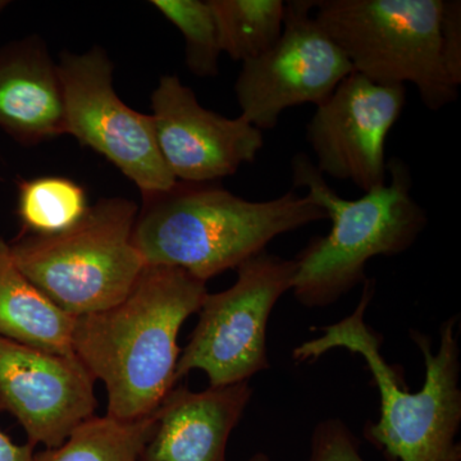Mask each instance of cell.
<instances>
[{"label":"cell","mask_w":461,"mask_h":461,"mask_svg":"<svg viewBox=\"0 0 461 461\" xmlns=\"http://www.w3.org/2000/svg\"><path fill=\"white\" fill-rule=\"evenodd\" d=\"M329 220L295 190L251 202L221 187L182 184L145 200L133 242L147 267H172L208 281L266 250L277 236Z\"/></svg>","instance_id":"3"},{"label":"cell","mask_w":461,"mask_h":461,"mask_svg":"<svg viewBox=\"0 0 461 461\" xmlns=\"http://www.w3.org/2000/svg\"><path fill=\"white\" fill-rule=\"evenodd\" d=\"M439 53L448 80L461 84V2L442 0L439 18Z\"/></svg>","instance_id":"21"},{"label":"cell","mask_w":461,"mask_h":461,"mask_svg":"<svg viewBox=\"0 0 461 461\" xmlns=\"http://www.w3.org/2000/svg\"><path fill=\"white\" fill-rule=\"evenodd\" d=\"M217 23L221 50L247 62L271 50L284 32L282 0H208Z\"/></svg>","instance_id":"17"},{"label":"cell","mask_w":461,"mask_h":461,"mask_svg":"<svg viewBox=\"0 0 461 461\" xmlns=\"http://www.w3.org/2000/svg\"><path fill=\"white\" fill-rule=\"evenodd\" d=\"M375 294V281H364L357 309L345 320L320 327L323 335L297 346V362L315 360L333 348L359 354L366 362L381 397V418L369 423L366 436L393 461H461L456 442L461 423L460 348L457 317L441 327L436 354L429 336L411 330V338L426 363V381L420 393H411L381 354L382 338L366 326L364 315Z\"/></svg>","instance_id":"2"},{"label":"cell","mask_w":461,"mask_h":461,"mask_svg":"<svg viewBox=\"0 0 461 461\" xmlns=\"http://www.w3.org/2000/svg\"><path fill=\"white\" fill-rule=\"evenodd\" d=\"M442 0H320L314 17L353 66L379 85H415L429 111L456 102L439 53Z\"/></svg>","instance_id":"6"},{"label":"cell","mask_w":461,"mask_h":461,"mask_svg":"<svg viewBox=\"0 0 461 461\" xmlns=\"http://www.w3.org/2000/svg\"><path fill=\"white\" fill-rule=\"evenodd\" d=\"M309 461H364L359 442L344 421H321L312 436Z\"/></svg>","instance_id":"20"},{"label":"cell","mask_w":461,"mask_h":461,"mask_svg":"<svg viewBox=\"0 0 461 461\" xmlns=\"http://www.w3.org/2000/svg\"><path fill=\"white\" fill-rule=\"evenodd\" d=\"M139 206L102 199L57 235L21 233L8 242L23 275L63 312L77 318L122 302L147 268L133 242Z\"/></svg>","instance_id":"5"},{"label":"cell","mask_w":461,"mask_h":461,"mask_svg":"<svg viewBox=\"0 0 461 461\" xmlns=\"http://www.w3.org/2000/svg\"><path fill=\"white\" fill-rule=\"evenodd\" d=\"M89 208L86 190L69 178L45 176L18 182L23 233L57 235L80 222Z\"/></svg>","instance_id":"18"},{"label":"cell","mask_w":461,"mask_h":461,"mask_svg":"<svg viewBox=\"0 0 461 461\" xmlns=\"http://www.w3.org/2000/svg\"><path fill=\"white\" fill-rule=\"evenodd\" d=\"M236 269L232 286L203 300L198 324L178 357L176 384L200 369L209 387L230 386L271 366L267 324L278 300L293 288L295 260L263 250Z\"/></svg>","instance_id":"7"},{"label":"cell","mask_w":461,"mask_h":461,"mask_svg":"<svg viewBox=\"0 0 461 461\" xmlns=\"http://www.w3.org/2000/svg\"><path fill=\"white\" fill-rule=\"evenodd\" d=\"M206 282L172 267H147L131 293L107 311L76 318L72 350L104 384L107 415L138 420L156 414L176 387L182 324L198 313Z\"/></svg>","instance_id":"1"},{"label":"cell","mask_w":461,"mask_h":461,"mask_svg":"<svg viewBox=\"0 0 461 461\" xmlns=\"http://www.w3.org/2000/svg\"><path fill=\"white\" fill-rule=\"evenodd\" d=\"M75 321L23 275L11 256L8 242L0 238V338L75 357Z\"/></svg>","instance_id":"15"},{"label":"cell","mask_w":461,"mask_h":461,"mask_svg":"<svg viewBox=\"0 0 461 461\" xmlns=\"http://www.w3.org/2000/svg\"><path fill=\"white\" fill-rule=\"evenodd\" d=\"M0 130L25 147L67 135L62 81L41 36L0 47Z\"/></svg>","instance_id":"14"},{"label":"cell","mask_w":461,"mask_h":461,"mask_svg":"<svg viewBox=\"0 0 461 461\" xmlns=\"http://www.w3.org/2000/svg\"><path fill=\"white\" fill-rule=\"evenodd\" d=\"M154 426L156 414L138 420L94 415L62 445L35 454L33 461H139Z\"/></svg>","instance_id":"16"},{"label":"cell","mask_w":461,"mask_h":461,"mask_svg":"<svg viewBox=\"0 0 461 461\" xmlns=\"http://www.w3.org/2000/svg\"><path fill=\"white\" fill-rule=\"evenodd\" d=\"M94 384L76 357L0 338V412L16 418L32 447L56 448L94 417Z\"/></svg>","instance_id":"12"},{"label":"cell","mask_w":461,"mask_h":461,"mask_svg":"<svg viewBox=\"0 0 461 461\" xmlns=\"http://www.w3.org/2000/svg\"><path fill=\"white\" fill-rule=\"evenodd\" d=\"M406 104V86L379 85L353 72L306 124L321 175L368 193L387 182L386 141Z\"/></svg>","instance_id":"10"},{"label":"cell","mask_w":461,"mask_h":461,"mask_svg":"<svg viewBox=\"0 0 461 461\" xmlns=\"http://www.w3.org/2000/svg\"><path fill=\"white\" fill-rule=\"evenodd\" d=\"M253 396L249 382L194 393L173 387L139 461H227L230 433Z\"/></svg>","instance_id":"13"},{"label":"cell","mask_w":461,"mask_h":461,"mask_svg":"<svg viewBox=\"0 0 461 461\" xmlns=\"http://www.w3.org/2000/svg\"><path fill=\"white\" fill-rule=\"evenodd\" d=\"M65 95L67 135L113 163L148 200L175 189L177 181L158 148L151 114L124 104L113 87V65L100 47L60 54L57 63Z\"/></svg>","instance_id":"8"},{"label":"cell","mask_w":461,"mask_h":461,"mask_svg":"<svg viewBox=\"0 0 461 461\" xmlns=\"http://www.w3.org/2000/svg\"><path fill=\"white\" fill-rule=\"evenodd\" d=\"M150 5L184 35L185 60L191 74L200 78L220 74L222 50L209 2L153 0Z\"/></svg>","instance_id":"19"},{"label":"cell","mask_w":461,"mask_h":461,"mask_svg":"<svg viewBox=\"0 0 461 461\" xmlns=\"http://www.w3.org/2000/svg\"><path fill=\"white\" fill-rule=\"evenodd\" d=\"M390 182L366 193L363 198H341L313 160L305 153L291 159L295 189H306L332 223L329 235L315 236L295 259L293 294L306 308L335 304L359 284L372 258L405 253L429 224V215L411 196L412 177L408 163L387 160Z\"/></svg>","instance_id":"4"},{"label":"cell","mask_w":461,"mask_h":461,"mask_svg":"<svg viewBox=\"0 0 461 461\" xmlns=\"http://www.w3.org/2000/svg\"><path fill=\"white\" fill-rule=\"evenodd\" d=\"M249 461H272V460L269 459V457L267 456V455L257 454V455H254V456L251 457V459Z\"/></svg>","instance_id":"23"},{"label":"cell","mask_w":461,"mask_h":461,"mask_svg":"<svg viewBox=\"0 0 461 461\" xmlns=\"http://www.w3.org/2000/svg\"><path fill=\"white\" fill-rule=\"evenodd\" d=\"M154 130L160 156L182 184H206L235 175L257 159L263 131L242 115L224 117L203 107L180 77L162 76L153 95Z\"/></svg>","instance_id":"11"},{"label":"cell","mask_w":461,"mask_h":461,"mask_svg":"<svg viewBox=\"0 0 461 461\" xmlns=\"http://www.w3.org/2000/svg\"><path fill=\"white\" fill-rule=\"evenodd\" d=\"M9 5V2L7 0H0V14H2L3 11H5V8H7Z\"/></svg>","instance_id":"24"},{"label":"cell","mask_w":461,"mask_h":461,"mask_svg":"<svg viewBox=\"0 0 461 461\" xmlns=\"http://www.w3.org/2000/svg\"><path fill=\"white\" fill-rule=\"evenodd\" d=\"M314 0L286 3L284 32L271 50L242 63L235 84L241 114L273 130L288 108L326 102L354 69L315 20Z\"/></svg>","instance_id":"9"},{"label":"cell","mask_w":461,"mask_h":461,"mask_svg":"<svg viewBox=\"0 0 461 461\" xmlns=\"http://www.w3.org/2000/svg\"><path fill=\"white\" fill-rule=\"evenodd\" d=\"M32 445H17L0 430V461H33Z\"/></svg>","instance_id":"22"}]
</instances>
